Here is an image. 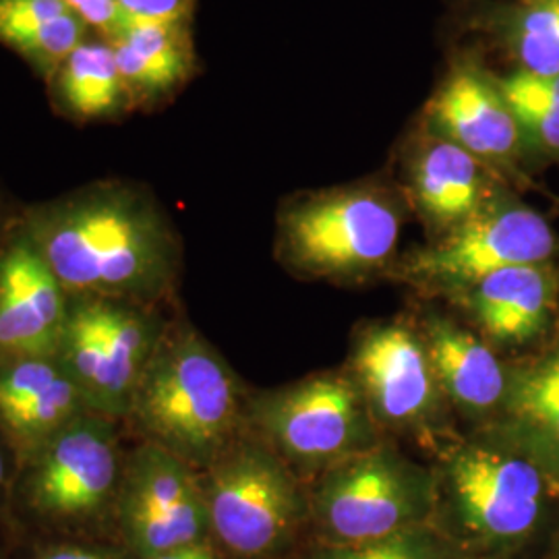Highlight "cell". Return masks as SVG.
<instances>
[{
  "instance_id": "cell-5",
  "label": "cell",
  "mask_w": 559,
  "mask_h": 559,
  "mask_svg": "<svg viewBox=\"0 0 559 559\" xmlns=\"http://www.w3.org/2000/svg\"><path fill=\"white\" fill-rule=\"evenodd\" d=\"M200 473L210 537L235 559H278L311 519L307 485L247 429Z\"/></svg>"
},
{
  "instance_id": "cell-11",
  "label": "cell",
  "mask_w": 559,
  "mask_h": 559,
  "mask_svg": "<svg viewBox=\"0 0 559 559\" xmlns=\"http://www.w3.org/2000/svg\"><path fill=\"white\" fill-rule=\"evenodd\" d=\"M117 419L83 415L21 464V498L40 519L83 524L115 512L124 468Z\"/></svg>"
},
{
  "instance_id": "cell-25",
  "label": "cell",
  "mask_w": 559,
  "mask_h": 559,
  "mask_svg": "<svg viewBox=\"0 0 559 559\" xmlns=\"http://www.w3.org/2000/svg\"><path fill=\"white\" fill-rule=\"evenodd\" d=\"M464 549L436 522L406 528L385 539L330 545L320 543L311 559H462Z\"/></svg>"
},
{
  "instance_id": "cell-2",
  "label": "cell",
  "mask_w": 559,
  "mask_h": 559,
  "mask_svg": "<svg viewBox=\"0 0 559 559\" xmlns=\"http://www.w3.org/2000/svg\"><path fill=\"white\" fill-rule=\"evenodd\" d=\"M411 207L399 180L365 179L282 201L276 260L290 274L334 284L388 278Z\"/></svg>"
},
{
  "instance_id": "cell-14",
  "label": "cell",
  "mask_w": 559,
  "mask_h": 559,
  "mask_svg": "<svg viewBox=\"0 0 559 559\" xmlns=\"http://www.w3.org/2000/svg\"><path fill=\"white\" fill-rule=\"evenodd\" d=\"M399 185L427 240L440 239L473 218L503 187L496 170L452 141L429 131L419 119L400 145Z\"/></svg>"
},
{
  "instance_id": "cell-20",
  "label": "cell",
  "mask_w": 559,
  "mask_h": 559,
  "mask_svg": "<svg viewBox=\"0 0 559 559\" xmlns=\"http://www.w3.org/2000/svg\"><path fill=\"white\" fill-rule=\"evenodd\" d=\"M479 431L531 460L559 491V348L510 365L500 415Z\"/></svg>"
},
{
  "instance_id": "cell-9",
  "label": "cell",
  "mask_w": 559,
  "mask_h": 559,
  "mask_svg": "<svg viewBox=\"0 0 559 559\" xmlns=\"http://www.w3.org/2000/svg\"><path fill=\"white\" fill-rule=\"evenodd\" d=\"M168 323L158 305L71 297L57 359L96 413L127 419Z\"/></svg>"
},
{
  "instance_id": "cell-8",
  "label": "cell",
  "mask_w": 559,
  "mask_h": 559,
  "mask_svg": "<svg viewBox=\"0 0 559 559\" xmlns=\"http://www.w3.org/2000/svg\"><path fill=\"white\" fill-rule=\"evenodd\" d=\"M309 500L321 543H369L433 522L436 475L385 438L313 480Z\"/></svg>"
},
{
  "instance_id": "cell-10",
  "label": "cell",
  "mask_w": 559,
  "mask_h": 559,
  "mask_svg": "<svg viewBox=\"0 0 559 559\" xmlns=\"http://www.w3.org/2000/svg\"><path fill=\"white\" fill-rule=\"evenodd\" d=\"M383 436H404L440 450L450 438V404L441 392L419 323H365L344 365Z\"/></svg>"
},
{
  "instance_id": "cell-28",
  "label": "cell",
  "mask_w": 559,
  "mask_h": 559,
  "mask_svg": "<svg viewBox=\"0 0 559 559\" xmlns=\"http://www.w3.org/2000/svg\"><path fill=\"white\" fill-rule=\"evenodd\" d=\"M38 559H120L117 554L81 543H59L41 549Z\"/></svg>"
},
{
  "instance_id": "cell-17",
  "label": "cell",
  "mask_w": 559,
  "mask_h": 559,
  "mask_svg": "<svg viewBox=\"0 0 559 559\" xmlns=\"http://www.w3.org/2000/svg\"><path fill=\"white\" fill-rule=\"evenodd\" d=\"M90 413L96 411L57 355L0 360V436L20 466Z\"/></svg>"
},
{
  "instance_id": "cell-4",
  "label": "cell",
  "mask_w": 559,
  "mask_h": 559,
  "mask_svg": "<svg viewBox=\"0 0 559 559\" xmlns=\"http://www.w3.org/2000/svg\"><path fill=\"white\" fill-rule=\"evenodd\" d=\"M433 522L462 549L506 551L539 528L547 493L539 468L508 443L475 431L438 450Z\"/></svg>"
},
{
  "instance_id": "cell-31",
  "label": "cell",
  "mask_w": 559,
  "mask_h": 559,
  "mask_svg": "<svg viewBox=\"0 0 559 559\" xmlns=\"http://www.w3.org/2000/svg\"><path fill=\"white\" fill-rule=\"evenodd\" d=\"M11 221H13V216H9V214L4 212L2 201H0V242H2V237H4V233H7V228H9Z\"/></svg>"
},
{
  "instance_id": "cell-19",
  "label": "cell",
  "mask_w": 559,
  "mask_h": 559,
  "mask_svg": "<svg viewBox=\"0 0 559 559\" xmlns=\"http://www.w3.org/2000/svg\"><path fill=\"white\" fill-rule=\"evenodd\" d=\"M454 32L540 78L559 75V0H450Z\"/></svg>"
},
{
  "instance_id": "cell-23",
  "label": "cell",
  "mask_w": 559,
  "mask_h": 559,
  "mask_svg": "<svg viewBox=\"0 0 559 559\" xmlns=\"http://www.w3.org/2000/svg\"><path fill=\"white\" fill-rule=\"evenodd\" d=\"M90 34L64 0H0V44L46 83Z\"/></svg>"
},
{
  "instance_id": "cell-3",
  "label": "cell",
  "mask_w": 559,
  "mask_h": 559,
  "mask_svg": "<svg viewBox=\"0 0 559 559\" xmlns=\"http://www.w3.org/2000/svg\"><path fill=\"white\" fill-rule=\"evenodd\" d=\"M249 390L216 346L187 321L168 323L127 419L141 440L158 443L203 471L245 431Z\"/></svg>"
},
{
  "instance_id": "cell-7",
  "label": "cell",
  "mask_w": 559,
  "mask_h": 559,
  "mask_svg": "<svg viewBox=\"0 0 559 559\" xmlns=\"http://www.w3.org/2000/svg\"><path fill=\"white\" fill-rule=\"evenodd\" d=\"M547 261H559L556 228L514 187H503L452 233L402 253L388 278L448 300L493 272Z\"/></svg>"
},
{
  "instance_id": "cell-16",
  "label": "cell",
  "mask_w": 559,
  "mask_h": 559,
  "mask_svg": "<svg viewBox=\"0 0 559 559\" xmlns=\"http://www.w3.org/2000/svg\"><path fill=\"white\" fill-rule=\"evenodd\" d=\"M496 350L547 338L559 316V261L514 265L468 284L448 299Z\"/></svg>"
},
{
  "instance_id": "cell-30",
  "label": "cell",
  "mask_w": 559,
  "mask_h": 559,
  "mask_svg": "<svg viewBox=\"0 0 559 559\" xmlns=\"http://www.w3.org/2000/svg\"><path fill=\"white\" fill-rule=\"evenodd\" d=\"M11 459L15 460V456H13L11 448L7 445L4 438L0 436V496L7 489V483H9V462H11Z\"/></svg>"
},
{
  "instance_id": "cell-13",
  "label": "cell",
  "mask_w": 559,
  "mask_h": 559,
  "mask_svg": "<svg viewBox=\"0 0 559 559\" xmlns=\"http://www.w3.org/2000/svg\"><path fill=\"white\" fill-rule=\"evenodd\" d=\"M115 516L138 559L212 539L200 471L152 441L124 456Z\"/></svg>"
},
{
  "instance_id": "cell-29",
  "label": "cell",
  "mask_w": 559,
  "mask_h": 559,
  "mask_svg": "<svg viewBox=\"0 0 559 559\" xmlns=\"http://www.w3.org/2000/svg\"><path fill=\"white\" fill-rule=\"evenodd\" d=\"M154 559H218V554H216V549L212 547L210 540H203V543L166 551V554H162V556Z\"/></svg>"
},
{
  "instance_id": "cell-27",
  "label": "cell",
  "mask_w": 559,
  "mask_h": 559,
  "mask_svg": "<svg viewBox=\"0 0 559 559\" xmlns=\"http://www.w3.org/2000/svg\"><path fill=\"white\" fill-rule=\"evenodd\" d=\"M200 0H119L129 21H193Z\"/></svg>"
},
{
  "instance_id": "cell-12",
  "label": "cell",
  "mask_w": 559,
  "mask_h": 559,
  "mask_svg": "<svg viewBox=\"0 0 559 559\" xmlns=\"http://www.w3.org/2000/svg\"><path fill=\"white\" fill-rule=\"evenodd\" d=\"M417 119L496 170L516 191L531 189L539 173L522 127L503 98L496 71L480 50L462 46Z\"/></svg>"
},
{
  "instance_id": "cell-1",
  "label": "cell",
  "mask_w": 559,
  "mask_h": 559,
  "mask_svg": "<svg viewBox=\"0 0 559 559\" xmlns=\"http://www.w3.org/2000/svg\"><path fill=\"white\" fill-rule=\"evenodd\" d=\"M17 216L71 297L158 305L179 284V233L140 182L96 180Z\"/></svg>"
},
{
  "instance_id": "cell-26",
  "label": "cell",
  "mask_w": 559,
  "mask_h": 559,
  "mask_svg": "<svg viewBox=\"0 0 559 559\" xmlns=\"http://www.w3.org/2000/svg\"><path fill=\"white\" fill-rule=\"evenodd\" d=\"M71 11L80 17L87 29L108 41L119 38L120 32L127 27V15L120 9L119 0H64Z\"/></svg>"
},
{
  "instance_id": "cell-18",
  "label": "cell",
  "mask_w": 559,
  "mask_h": 559,
  "mask_svg": "<svg viewBox=\"0 0 559 559\" xmlns=\"http://www.w3.org/2000/svg\"><path fill=\"white\" fill-rule=\"evenodd\" d=\"M419 328L452 413L477 429L493 423L510 380V365L503 362L500 350L479 332L440 311H427Z\"/></svg>"
},
{
  "instance_id": "cell-32",
  "label": "cell",
  "mask_w": 559,
  "mask_h": 559,
  "mask_svg": "<svg viewBox=\"0 0 559 559\" xmlns=\"http://www.w3.org/2000/svg\"><path fill=\"white\" fill-rule=\"evenodd\" d=\"M462 559H466V558H462Z\"/></svg>"
},
{
  "instance_id": "cell-21",
  "label": "cell",
  "mask_w": 559,
  "mask_h": 559,
  "mask_svg": "<svg viewBox=\"0 0 559 559\" xmlns=\"http://www.w3.org/2000/svg\"><path fill=\"white\" fill-rule=\"evenodd\" d=\"M112 46L133 112L160 108L200 73L193 21H129Z\"/></svg>"
},
{
  "instance_id": "cell-6",
  "label": "cell",
  "mask_w": 559,
  "mask_h": 559,
  "mask_svg": "<svg viewBox=\"0 0 559 559\" xmlns=\"http://www.w3.org/2000/svg\"><path fill=\"white\" fill-rule=\"evenodd\" d=\"M245 429L302 480L385 440L350 371H321L274 390L249 392Z\"/></svg>"
},
{
  "instance_id": "cell-22",
  "label": "cell",
  "mask_w": 559,
  "mask_h": 559,
  "mask_svg": "<svg viewBox=\"0 0 559 559\" xmlns=\"http://www.w3.org/2000/svg\"><path fill=\"white\" fill-rule=\"evenodd\" d=\"M55 110L75 122L117 120L133 112L112 41L90 34L48 80Z\"/></svg>"
},
{
  "instance_id": "cell-15",
  "label": "cell",
  "mask_w": 559,
  "mask_h": 559,
  "mask_svg": "<svg viewBox=\"0 0 559 559\" xmlns=\"http://www.w3.org/2000/svg\"><path fill=\"white\" fill-rule=\"evenodd\" d=\"M71 295L13 214L0 242V360L57 355Z\"/></svg>"
},
{
  "instance_id": "cell-24",
  "label": "cell",
  "mask_w": 559,
  "mask_h": 559,
  "mask_svg": "<svg viewBox=\"0 0 559 559\" xmlns=\"http://www.w3.org/2000/svg\"><path fill=\"white\" fill-rule=\"evenodd\" d=\"M496 80L519 119L537 168L547 164L559 168V75L508 71L496 73Z\"/></svg>"
}]
</instances>
